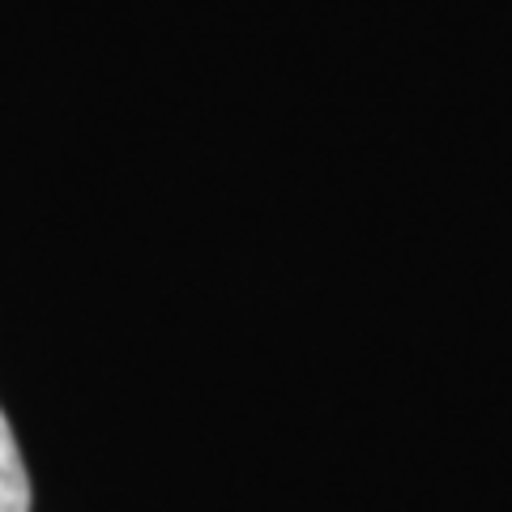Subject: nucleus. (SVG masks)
<instances>
[{
  "label": "nucleus",
  "mask_w": 512,
  "mask_h": 512,
  "mask_svg": "<svg viewBox=\"0 0 512 512\" xmlns=\"http://www.w3.org/2000/svg\"><path fill=\"white\" fill-rule=\"evenodd\" d=\"M30 504H35V491H30L22 444L0 410V512H30Z\"/></svg>",
  "instance_id": "nucleus-1"
}]
</instances>
